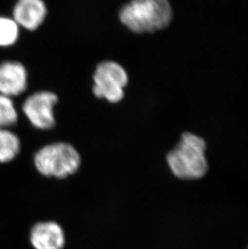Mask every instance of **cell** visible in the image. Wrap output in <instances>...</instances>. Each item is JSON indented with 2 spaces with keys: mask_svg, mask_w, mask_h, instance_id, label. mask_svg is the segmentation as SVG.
Instances as JSON below:
<instances>
[{
  "mask_svg": "<svg viewBox=\"0 0 248 249\" xmlns=\"http://www.w3.org/2000/svg\"><path fill=\"white\" fill-rule=\"evenodd\" d=\"M57 102L58 97L54 92H35L24 100L22 111L33 127L45 131L50 130L56 124L54 106Z\"/></svg>",
  "mask_w": 248,
  "mask_h": 249,
  "instance_id": "5",
  "label": "cell"
},
{
  "mask_svg": "<svg viewBox=\"0 0 248 249\" xmlns=\"http://www.w3.org/2000/svg\"><path fill=\"white\" fill-rule=\"evenodd\" d=\"M47 14V7L43 0H17L12 18L19 27L35 31L44 23Z\"/></svg>",
  "mask_w": 248,
  "mask_h": 249,
  "instance_id": "7",
  "label": "cell"
},
{
  "mask_svg": "<svg viewBox=\"0 0 248 249\" xmlns=\"http://www.w3.org/2000/svg\"><path fill=\"white\" fill-rule=\"evenodd\" d=\"M28 87V72L23 64L17 61L0 63V94L6 96H18Z\"/></svg>",
  "mask_w": 248,
  "mask_h": 249,
  "instance_id": "6",
  "label": "cell"
},
{
  "mask_svg": "<svg viewBox=\"0 0 248 249\" xmlns=\"http://www.w3.org/2000/svg\"><path fill=\"white\" fill-rule=\"evenodd\" d=\"M18 121V112L12 98L0 94V127L13 126Z\"/></svg>",
  "mask_w": 248,
  "mask_h": 249,
  "instance_id": "11",
  "label": "cell"
},
{
  "mask_svg": "<svg viewBox=\"0 0 248 249\" xmlns=\"http://www.w3.org/2000/svg\"><path fill=\"white\" fill-rule=\"evenodd\" d=\"M20 150V141L12 131L0 127V162H9Z\"/></svg>",
  "mask_w": 248,
  "mask_h": 249,
  "instance_id": "9",
  "label": "cell"
},
{
  "mask_svg": "<svg viewBox=\"0 0 248 249\" xmlns=\"http://www.w3.org/2000/svg\"><path fill=\"white\" fill-rule=\"evenodd\" d=\"M19 36V26L13 18L0 17V47L15 45Z\"/></svg>",
  "mask_w": 248,
  "mask_h": 249,
  "instance_id": "10",
  "label": "cell"
},
{
  "mask_svg": "<svg viewBox=\"0 0 248 249\" xmlns=\"http://www.w3.org/2000/svg\"><path fill=\"white\" fill-rule=\"evenodd\" d=\"M81 162V156L77 149L66 142H55L44 146L34 156V164L40 174L59 179L75 174Z\"/></svg>",
  "mask_w": 248,
  "mask_h": 249,
  "instance_id": "3",
  "label": "cell"
},
{
  "mask_svg": "<svg viewBox=\"0 0 248 249\" xmlns=\"http://www.w3.org/2000/svg\"><path fill=\"white\" fill-rule=\"evenodd\" d=\"M206 143L201 137L190 132L181 136L180 142L167 155V162L178 178H201L206 174L208 164L205 157Z\"/></svg>",
  "mask_w": 248,
  "mask_h": 249,
  "instance_id": "2",
  "label": "cell"
},
{
  "mask_svg": "<svg viewBox=\"0 0 248 249\" xmlns=\"http://www.w3.org/2000/svg\"><path fill=\"white\" fill-rule=\"evenodd\" d=\"M93 81L95 97L117 104L124 98V89L128 84V73L116 61H103L97 65Z\"/></svg>",
  "mask_w": 248,
  "mask_h": 249,
  "instance_id": "4",
  "label": "cell"
},
{
  "mask_svg": "<svg viewBox=\"0 0 248 249\" xmlns=\"http://www.w3.org/2000/svg\"><path fill=\"white\" fill-rule=\"evenodd\" d=\"M119 18L132 33H155L169 26L173 9L169 0H130L121 7Z\"/></svg>",
  "mask_w": 248,
  "mask_h": 249,
  "instance_id": "1",
  "label": "cell"
},
{
  "mask_svg": "<svg viewBox=\"0 0 248 249\" xmlns=\"http://www.w3.org/2000/svg\"><path fill=\"white\" fill-rule=\"evenodd\" d=\"M30 241L35 249H63L66 235L55 222H40L31 229Z\"/></svg>",
  "mask_w": 248,
  "mask_h": 249,
  "instance_id": "8",
  "label": "cell"
}]
</instances>
